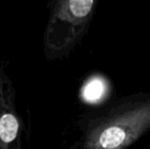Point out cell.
<instances>
[{
    "label": "cell",
    "mask_w": 150,
    "mask_h": 149,
    "mask_svg": "<svg viewBox=\"0 0 150 149\" xmlns=\"http://www.w3.org/2000/svg\"><path fill=\"white\" fill-rule=\"evenodd\" d=\"M81 149H127L150 131V92L124 96L80 121Z\"/></svg>",
    "instance_id": "1"
},
{
    "label": "cell",
    "mask_w": 150,
    "mask_h": 149,
    "mask_svg": "<svg viewBox=\"0 0 150 149\" xmlns=\"http://www.w3.org/2000/svg\"><path fill=\"white\" fill-rule=\"evenodd\" d=\"M98 0H54L43 36L48 59L67 56L86 35Z\"/></svg>",
    "instance_id": "2"
},
{
    "label": "cell",
    "mask_w": 150,
    "mask_h": 149,
    "mask_svg": "<svg viewBox=\"0 0 150 149\" xmlns=\"http://www.w3.org/2000/svg\"><path fill=\"white\" fill-rule=\"evenodd\" d=\"M21 121L16 106V90L0 66V149H9L20 137Z\"/></svg>",
    "instance_id": "3"
},
{
    "label": "cell",
    "mask_w": 150,
    "mask_h": 149,
    "mask_svg": "<svg viewBox=\"0 0 150 149\" xmlns=\"http://www.w3.org/2000/svg\"><path fill=\"white\" fill-rule=\"evenodd\" d=\"M107 91L105 81L101 78H93L84 88V97L88 101L94 102L101 99Z\"/></svg>",
    "instance_id": "4"
}]
</instances>
